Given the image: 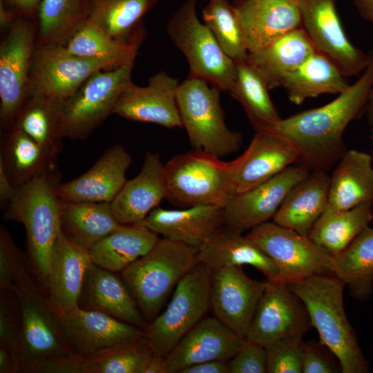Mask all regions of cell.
<instances>
[{"instance_id": "obj_2", "label": "cell", "mask_w": 373, "mask_h": 373, "mask_svg": "<svg viewBox=\"0 0 373 373\" xmlns=\"http://www.w3.org/2000/svg\"><path fill=\"white\" fill-rule=\"evenodd\" d=\"M59 171L15 186L3 210L4 218L23 225L26 232L27 260L35 279L46 294L50 256L61 230L60 199L56 190Z\"/></svg>"}, {"instance_id": "obj_41", "label": "cell", "mask_w": 373, "mask_h": 373, "mask_svg": "<svg viewBox=\"0 0 373 373\" xmlns=\"http://www.w3.org/2000/svg\"><path fill=\"white\" fill-rule=\"evenodd\" d=\"M64 46L74 55L103 61L117 68L134 63L140 45L119 41L87 19Z\"/></svg>"}, {"instance_id": "obj_28", "label": "cell", "mask_w": 373, "mask_h": 373, "mask_svg": "<svg viewBox=\"0 0 373 373\" xmlns=\"http://www.w3.org/2000/svg\"><path fill=\"white\" fill-rule=\"evenodd\" d=\"M330 175L326 171L315 169L296 184L286 195L273 217L277 224L309 236L325 210L329 196Z\"/></svg>"}, {"instance_id": "obj_48", "label": "cell", "mask_w": 373, "mask_h": 373, "mask_svg": "<svg viewBox=\"0 0 373 373\" xmlns=\"http://www.w3.org/2000/svg\"><path fill=\"white\" fill-rule=\"evenodd\" d=\"M230 373H266L267 372V354L266 348L251 340H245L229 361Z\"/></svg>"}, {"instance_id": "obj_45", "label": "cell", "mask_w": 373, "mask_h": 373, "mask_svg": "<svg viewBox=\"0 0 373 373\" xmlns=\"http://www.w3.org/2000/svg\"><path fill=\"white\" fill-rule=\"evenodd\" d=\"M26 256L16 245L10 232L0 227V289L12 291L30 271Z\"/></svg>"}, {"instance_id": "obj_26", "label": "cell", "mask_w": 373, "mask_h": 373, "mask_svg": "<svg viewBox=\"0 0 373 373\" xmlns=\"http://www.w3.org/2000/svg\"><path fill=\"white\" fill-rule=\"evenodd\" d=\"M164 166L158 153H146L140 173L126 180L111 202L113 215L120 224L141 223L166 199Z\"/></svg>"}, {"instance_id": "obj_3", "label": "cell", "mask_w": 373, "mask_h": 373, "mask_svg": "<svg viewBox=\"0 0 373 373\" xmlns=\"http://www.w3.org/2000/svg\"><path fill=\"white\" fill-rule=\"evenodd\" d=\"M304 303L320 341L335 356L342 373H366L369 365L344 308L345 284L334 275H314L288 283Z\"/></svg>"}, {"instance_id": "obj_38", "label": "cell", "mask_w": 373, "mask_h": 373, "mask_svg": "<svg viewBox=\"0 0 373 373\" xmlns=\"http://www.w3.org/2000/svg\"><path fill=\"white\" fill-rule=\"evenodd\" d=\"M236 76L229 93L242 106L255 131L281 119L265 79L248 59L236 61Z\"/></svg>"}, {"instance_id": "obj_29", "label": "cell", "mask_w": 373, "mask_h": 373, "mask_svg": "<svg viewBox=\"0 0 373 373\" xmlns=\"http://www.w3.org/2000/svg\"><path fill=\"white\" fill-rule=\"evenodd\" d=\"M197 261L211 269L250 265L264 274L267 280H280L278 269L269 257L246 235L223 224L198 248Z\"/></svg>"}, {"instance_id": "obj_1", "label": "cell", "mask_w": 373, "mask_h": 373, "mask_svg": "<svg viewBox=\"0 0 373 373\" xmlns=\"http://www.w3.org/2000/svg\"><path fill=\"white\" fill-rule=\"evenodd\" d=\"M358 79L329 103L306 110L258 131L288 141L298 155L297 164L327 171L345 153L343 136L347 126L365 109L373 86V50Z\"/></svg>"}, {"instance_id": "obj_34", "label": "cell", "mask_w": 373, "mask_h": 373, "mask_svg": "<svg viewBox=\"0 0 373 373\" xmlns=\"http://www.w3.org/2000/svg\"><path fill=\"white\" fill-rule=\"evenodd\" d=\"M60 222L63 233L88 251L122 225L115 218L110 202L61 200Z\"/></svg>"}, {"instance_id": "obj_33", "label": "cell", "mask_w": 373, "mask_h": 373, "mask_svg": "<svg viewBox=\"0 0 373 373\" xmlns=\"http://www.w3.org/2000/svg\"><path fill=\"white\" fill-rule=\"evenodd\" d=\"M350 86L341 69L330 59L315 51L283 80L289 101L296 105L324 94L338 95Z\"/></svg>"}, {"instance_id": "obj_51", "label": "cell", "mask_w": 373, "mask_h": 373, "mask_svg": "<svg viewBox=\"0 0 373 373\" xmlns=\"http://www.w3.org/2000/svg\"><path fill=\"white\" fill-rule=\"evenodd\" d=\"M180 373H230L229 361H208L183 369Z\"/></svg>"}, {"instance_id": "obj_57", "label": "cell", "mask_w": 373, "mask_h": 373, "mask_svg": "<svg viewBox=\"0 0 373 373\" xmlns=\"http://www.w3.org/2000/svg\"><path fill=\"white\" fill-rule=\"evenodd\" d=\"M365 111L367 113V122L370 126H373V86L369 93Z\"/></svg>"}, {"instance_id": "obj_16", "label": "cell", "mask_w": 373, "mask_h": 373, "mask_svg": "<svg viewBox=\"0 0 373 373\" xmlns=\"http://www.w3.org/2000/svg\"><path fill=\"white\" fill-rule=\"evenodd\" d=\"M266 281L249 278L242 267L212 269L210 309L214 317L241 337L246 338Z\"/></svg>"}, {"instance_id": "obj_35", "label": "cell", "mask_w": 373, "mask_h": 373, "mask_svg": "<svg viewBox=\"0 0 373 373\" xmlns=\"http://www.w3.org/2000/svg\"><path fill=\"white\" fill-rule=\"evenodd\" d=\"M159 239L142 224H122L89 251L92 262L113 272H121L149 252Z\"/></svg>"}, {"instance_id": "obj_30", "label": "cell", "mask_w": 373, "mask_h": 373, "mask_svg": "<svg viewBox=\"0 0 373 373\" xmlns=\"http://www.w3.org/2000/svg\"><path fill=\"white\" fill-rule=\"evenodd\" d=\"M372 157L356 149L347 150L330 175L325 210L343 211L373 203Z\"/></svg>"}, {"instance_id": "obj_49", "label": "cell", "mask_w": 373, "mask_h": 373, "mask_svg": "<svg viewBox=\"0 0 373 373\" xmlns=\"http://www.w3.org/2000/svg\"><path fill=\"white\" fill-rule=\"evenodd\" d=\"M321 341L303 342L302 373L341 372L339 362Z\"/></svg>"}, {"instance_id": "obj_20", "label": "cell", "mask_w": 373, "mask_h": 373, "mask_svg": "<svg viewBox=\"0 0 373 373\" xmlns=\"http://www.w3.org/2000/svg\"><path fill=\"white\" fill-rule=\"evenodd\" d=\"M73 351L90 355L145 336L144 330L104 312L76 307L59 317Z\"/></svg>"}, {"instance_id": "obj_11", "label": "cell", "mask_w": 373, "mask_h": 373, "mask_svg": "<svg viewBox=\"0 0 373 373\" xmlns=\"http://www.w3.org/2000/svg\"><path fill=\"white\" fill-rule=\"evenodd\" d=\"M246 236L276 264L280 280L288 283L314 275H333L334 256L309 236L269 221Z\"/></svg>"}, {"instance_id": "obj_7", "label": "cell", "mask_w": 373, "mask_h": 373, "mask_svg": "<svg viewBox=\"0 0 373 373\" xmlns=\"http://www.w3.org/2000/svg\"><path fill=\"white\" fill-rule=\"evenodd\" d=\"M198 0H186L166 26L167 34L186 57L189 75L203 79L221 92L229 93L236 64L222 50L215 37L198 17Z\"/></svg>"}, {"instance_id": "obj_58", "label": "cell", "mask_w": 373, "mask_h": 373, "mask_svg": "<svg viewBox=\"0 0 373 373\" xmlns=\"http://www.w3.org/2000/svg\"><path fill=\"white\" fill-rule=\"evenodd\" d=\"M370 138H371V140H372V141L373 142V131H372V134L370 136ZM372 160H373V154H372Z\"/></svg>"}, {"instance_id": "obj_37", "label": "cell", "mask_w": 373, "mask_h": 373, "mask_svg": "<svg viewBox=\"0 0 373 373\" xmlns=\"http://www.w3.org/2000/svg\"><path fill=\"white\" fill-rule=\"evenodd\" d=\"M64 104L30 93L12 128L26 133L57 160L63 148L60 123Z\"/></svg>"}, {"instance_id": "obj_13", "label": "cell", "mask_w": 373, "mask_h": 373, "mask_svg": "<svg viewBox=\"0 0 373 373\" xmlns=\"http://www.w3.org/2000/svg\"><path fill=\"white\" fill-rule=\"evenodd\" d=\"M115 68L110 64L78 56L64 45H36L30 73V93L66 101L95 73Z\"/></svg>"}, {"instance_id": "obj_39", "label": "cell", "mask_w": 373, "mask_h": 373, "mask_svg": "<svg viewBox=\"0 0 373 373\" xmlns=\"http://www.w3.org/2000/svg\"><path fill=\"white\" fill-rule=\"evenodd\" d=\"M373 203L343 211L325 210L309 237L333 256L343 251L373 219Z\"/></svg>"}, {"instance_id": "obj_10", "label": "cell", "mask_w": 373, "mask_h": 373, "mask_svg": "<svg viewBox=\"0 0 373 373\" xmlns=\"http://www.w3.org/2000/svg\"><path fill=\"white\" fill-rule=\"evenodd\" d=\"M133 64L95 73L66 101L60 123L64 139L86 140L113 114L119 96L132 82Z\"/></svg>"}, {"instance_id": "obj_56", "label": "cell", "mask_w": 373, "mask_h": 373, "mask_svg": "<svg viewBox=\"0 0 373 373\" xmlns=\"http://www.w3.org/2000/svg\"><path fill=\"white\" fill-rule=\"evenodd\" d=\"M144 373H166L164 357L153 354Z\"/></svg>"}, {"instance_id": "obj_46", "label": "cell", "mask_w": 373, "mask_h": 373, "mask_svg": "<svg viewBox=\"0 0 373 373\" xmlns=\"http://www.w3.org/2000/svg\"><path fill=\"white\" fill-rule=\"evenodd\" d=\"M21 343L22 322L18 300L12 291L1 289L0 345L15 349L21 354Z\"/></svg>"}, {"instance_id": "obj_32", "label": "cell", "mask_w": 373, "mask_h": 373, "mask_svg": "<svg viewBox=\"0 0 373 373\" xmlns=\"http://www.w3.org/2000/svg\"><path fill=\"white\" fill-rule=\"evenodd\" d=\"M57 160L19 129L5 130L1 135L0 164L15 186L58 170Z\"/></svg>"}, {"instance_id": "obj_43", "label": "cell", "mask_w": 373, "mask_h": 373, "mask_svg": "<svg viewBox=\"0 0 373 373\" xmlns=\"http://www.w3.org/2000/svg\"><path fill=\"white\" fill-rule=\"evenodd\" d=\"M153 354L144 336L90 355H82V373H144Z\"/></svg>"}, {"instance_id": "obj_24", "label": "cell", "mask_w": 373, "mask_h": 373, "mask_svg": "<svg viewBox=\"0 0 373 373\" xmlns=\"http://www.w3.org/2000/svg\"><path fill=\"white\" fill-rule=\"evenodd\" d=\"M237 159L232 181L234 195L255 187L297 164L298 155L283 137L256 131L247 149Z\"/></svg>"}, {"instance_id": "obj_31", "label": "cell", "mask_w": 373, "mask_h": 373, "mask_svg": "<svg viewBox=\"0 0 373 373\" xmlns=\"http://www.w3.org/2000/svg\"><path fill=\"white\" fill-rule=\"evenodd\" d=\"M315 49L300 26L266 46L248 52V59L259 71L269 90L280 87L284 78L298 67Z\"/></svg>"}, {"instance_id": "obj_27", "label": "cell", "mask_w": 373, "mask_h": 373, "mask_svg": "<svg viewBox=\"0 0 373 373\" xmlns=\"http://www.w3.org/2000/svg\"><path fill=\"white\" fill-rule=\"evenodd\" d=\"M162 238L200 248L222 224V208L198 205L181 209L157 207L140 223Z\"/></svg>"}, {"instance_id": "obj_44", "label": "cell", "mask_w": 373, "mask_h": 373, "mask_svg": "<svg viewBox=\"0 0 373 373\" xmlns=\"http://www.w3.org/2000/svg\"><path fill=\"white\" fill-rule=\"evenodd\" d=\"M204 23L224 52L235 61L248 57L235 10L227 0H209L202 10Z\"/></svg>"}, {"instance_id": "obj_47", "label": "cell", "mask_w": 373, "mask_h": 373, "mask_svg": "<svg viewBox=\"0 0 373 373\" xmlns=\"http://www.w3.org/2000/svg\"><path fill=\"white\" fill-rule=\"evenodd\" d=\"M301 338L279 341L266 347L268 373H302Z\"/></svg>"}, {"instance_id": "obj_52", "label": "cell", "mask_w": 373, "mask_h": 373, "mask_svg": "<svg viewBox=\"0 0 373 373\" xmlns=\"http://www.w3.org/2000/svg\"><path fill=\"white\" fill-rule=\"evenodd\" d=\"M4 4L15 11L19 16L27 17L37 14L41 0H2Z\"/></svg>"}, {"instance_id": "obj_17", "label": "cell", "mask_w": 373, "mask_h": 373, "mask_svg": "<svg viewBox=\"0 0 373 373\" xmlns=\"http://www.w3.org/2000/svg\"><path fill=\"white\" fill-rule=\"evenodd\" d=\"M309 172L300 164L291 165L267 181L233 195L222 208L223 225L243 233L268 222L290 189Z\"/></svg>"}, {"instance_id": "obj_50", "label": "cell", "mask_w": 373, "mask_h": 373, "mask_svg": "<svg viewBox=\"0 0 373 373\" xmlns=\"http://www.w3.org/2000/svg\"><path fill=\"white\" fill-rule=\"evenodd\" d=\"M23 369L20 353L11 347L0 345V373L23 372Z\"/></svg>"}, {"instance_id": "obj_9", "label": "cell", "mask_w": 373, "mask_h": 373, "mask_svg": "<svg viewBox=\"0 0 373 373\" xmlns=\"http://www.w3.org/2000/svg\"><path fill=\"white\" fill-rule=\"evenodd\" d=\"M13 293L21 315L23 372L45 359L74 353L59 317L31 271L19 280Z\"/></svg>"}, {"instance_id": "obj_6", "label": "cell", "mask_w": 373, "mask_h": 373, "mask_svg": "<svg viewBox=\"0 0 373 373\" xmlns=\"http://www.w3.org/2000/svg\"><path fill=\"white\" fill-rule=\"evenodd\" d=\"M220 92L206 80L189 75L179 85L177 104L193 149L221 158L238 151L243 136L227 126Z\"/></svg>"}, {"instance_id": "obj_23", "label": "cell", "mask_w": 373, "mask_h": 373, "mask_svg": "<svg viewBox=\"0 0 373 373\" xmlns=\"http://www.w3.org/2000/svg\"><path fill=\"white\" fill-rule=\"evenodd\" d=\"M90 262L89 251L71 241L60 230L50 256L46 292L59 318L78 307L84 276Z\"/></svg>"}, {"instance_id": "obj_14", "label": "cell", "mask_w": 373, "mask_h": 373, "mask_svg": "<svg viewBox=\"0 0 373 373\" xmlns=\"http://www.w3.org/2000/svg\"><path fill=\"white\" fill-rule=\"evenodd\" d=\"M311 327L304 303L288 283L267 280L246 338L266 347L285 340L303 339Z\"/></svg>"}, {"instance_id": "obj_40", "label": "cell", "mask_w": 373, "mask_h": 373, "mask_svg": "<svg viewBox=\"0 0 373 373\" xmlns=\"http://www.w3.org/2000/svg\"><path fill=\"white\" fill-rule=\"evenodd\" d=\"M332 274L358 298L368 296L373 284V228L369 226L334 256Z\"/></svg>"}, {"instance_id": "obj_4", "label": "cell", "mask_w": 373, "mask_h": 373, "mask_svg": "<svg viewBox=\"0 0 373 373\" xmlns=\"http://www.w3.org/2000/svg\"><path fill=\"white\" fill-rule=\"evenodd\" d=\"M198 249L164 238L121 271L146 321L160 312L180 280L198 263Z\"/></svg>"}, {"instance_id": "obj_8", "label": "cell", "mask_w": 373, "mask_h": 373, "mask_svg": "<svg viewBox=\"0 0 373 373\" xmlns=\"http://www.w3.org/2000/svg\"><path fill=\"white\" fill-rule=\"evenodd\" d=\"M212 269L198 262L180 280L166 309L148 323L145 337L154 354L165 357L210 309Z\"/></svg>"}, {"instance_id": "obj_12", "label": "cell", "mask_w": 373, "mask_h": 373, "mask_svg": "<svg viewBox=\"0 0 373 373\" xmlns=\"http://www.w3.org/2000/svg\"><path fill=\"white\" fill-rule=\"evenodd\" d=\"M36 46L30 17L19 16L0 46V124L13 127L30 95V73Z\"/></svg>"}, {"instance_id": "obj_18", "label": "cell", "mask_w": 373, "mask_h": 373, "mask_svg": "<svg viewBox=\"0 0 373 373\" xmlns=\"http://www.w3.org/2000/svg\"><path fill=\"white\" fill-rule=\"evenodd\" d=\"M179 85L177 78L162 70L151 76L146 86L132 82L119 96L113 114L168 128H182L177 104Z\"/></svg>"}, {"instance_id": "obj_59", "label": "cell", "mask_w": 373, "mask_h": 373, "mask_svg": "<svg viewBox=\"0 0 373 373\" xmlns=\"http://www.w3.org/2000/svg\"><path fill=\"white\" fill-rule=\"evenodd\" d=\"M372 358H373V346H372Z\"/></svg>"}, {"instance_id": "obj_53", "label": "cell", "mask_w": 373, "mask_h": 373, "mask_svg": "<svg viewBox=\"0 0 373 373\" xmlns=\"http://www.w3.org/2000/svg\"><path fill=\"white\" fill-rule=\"evenodd\" d=\"M15 186L7 175L3 166L0 164V207L4 210L10 202Z\"/></svg>"}, {"instance_id": "obj_25", "label": "cell", "mask_w": 373, "mask_h": 373, "mask_svg": "<svg viewBox=\"0 0 373 373\" xmlns=\"http://www.w3.org/2000/svg\"><path fill=\"white\" fill-rule=\"evenodd\" d=\"M78 307L104 312L144 330L148 325L122 278L93 262L84 276Z\"/></svg>"}, {"instance_id": "obj_15", "label": "cell", "mask_w": 373, "mask_h": 373, "mask_svg": "<svg viewBox=\"0 0 373 373\" xmlns=\"http://www.w3.org/2000/svg\"><path fill=\"white\" fill-rule=\"evenodd\" d=\"M301 27L316 51L324 55L345 77L361 75L369 62V54L348 39L335 6V0H298Z\"/></svg>"}, {"instance_id": "obj_22", "label": "cell", "mask_w": 373, "mask_h": 373, "mask_svg": "<svg viewBox=\"0 0 373 373\" xmlns=\"http://www.w3.org/2000/svg\"><path fill=\"white\" fill-rule=\"evenodd\" d=\"M131 161V155L124 146L114 144L86 172L59 183L57 196L64 201L111 203L127 180L126 173Z\"/></svg>"}, {"instance_id": "obj_55", "label": "cell", "mask_w": 373, "mask_h": 373, "mask_svg": "<svg viewBox=\"0 0 373 373\" xmlns=\"http://www.w3.org/2000/svg\"><path fill=\"white\" fill-rule=\"evenodd\" d=\"M360 15L373 23V0H354Z\"/></svg>"}, {"instance_id": "obj_42", "label": "cell", "mask_w": 373, "mask_h": 373, "mask_svg": "<svg viewBox=\"0 0 373 373\" xmlns=\"http://www.w3.org/2000/svg\"><path fill=\"white\" fill-rule=\"evenodd\" d=\"M37 14L36 45H64L88 19V0H41Z\"/></svg>"}, {"instance_id": "obj_5", "label": "cell", "mask_w": 373, "mask_h": 373, "mask_svg": "<svg viewBox=\"0 0 373 373\" xmlns=\"http://www.w3.org/2000/svg\"><path fill=\"white\" fill-rule=\"evenodd\" d=\"M238 159L224 162L193 149L177 154L164 166L166 199L181 208L213 205L223 208L234 195L232 181Z\"/></svg>"}, {"instance_id": "obj_19", "label": "cell", "mask_w": 373, "mask_h": 373, "mask_svg": "<svg viewBox=\"0 0 373 373\" xmlns=\"http://www.w3.org/2000/svg\"><path fill=\"white\" fill-rule=\"evenodd\" d=\"M245 340L216 317H204L164 357L166 373L208 361H229Z\"/></svg>"}, {"instance_id": "obj_54", "label": "cell", "mask_w": 373, "mask_h": 373, "mask_svg": "<svg viewBox=\"0 0 373 373\" xmlns=\"http://www.w3.org/2000/svg\"><path fill=\"white\" fill-rule=\"evenodd\" d=\"M19 17L15 11L8 8L2 0H0V26L1 28H7L14 23Z\"/></svg>"}, {"instance_id": "obj_21", "label": "cell", "mask_w": 373, "mask_h": 373, "mask_svg": "<svg viewBox=\"0 0 373 373\" xmlns=\"http://www.w3.org/2000/svg\"><path fill=\"white\" fill-rule=\"evenodd\" d=\"M248 52L301 26L298 0H233Z\"/></svg>"}, {"instance_id": "obj_36", "label": "cell", "mask_w": 373, "mask_h": 373, "mask_svg": "<svg viewBox=\"0 0 373 373\" xmlns=\"http://www.w3.org/2000/svg\"><path fill=\"white\" fill-rule=\"evenodd\" d=\"M158 0H88V19L112 38L140 44L144 36L142 17Z\"/></svg>"}]
</instances>
